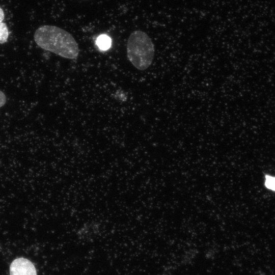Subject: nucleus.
<instances>
[{
  "instance_id": "7",
  "label": "nucleus",
  "mask_w": 275,
  "mask_h": 275,
  "mask_svg": "<svg viewBox=\"0 0 275 275\" xmlns=\"http://www.w3.org/2000/svg\"><path fill=\"white\" fill-rule=\"evenodd\" d=\"M6 100L7 98L5 94L0 90V107L5 104Z\"/></svg>"
},
{
  "instance_id": "8",
  "label": "nucleus",
  "mask_w": 275,
  "mask_h": 275,
  "mask_svg": "<svg viewBox=\"0 0 275 275\" xmlns=\"http://www.w3.org/2000/svg\"><path fill=\"white\" fill-rule=\"evenodd\" d=\"M5 18V14L3 10L0 7V22H2Z\"/></svg>"
},
{
  "instance_id": "4",
  "label": "nucleus",
  "mask_w": 275,
  "mask_h": 275,
  "mask_svg": "<svg viewBox=\"0 0 275 275\" xmlns=\"http://www.w3.org/2000/svg\"><path fill=\"white\" fill-rule=\"evenodd\" d=\"M96 43L100 49L106 50L108 49L111 46L112 40L108 36L105 34H102L100 35L97 38Z\"/></svg>"
},
{
  "instance_id": "2",
  "label": "nucleus",
  "mask_w": 275,
  "mask_h": 275,
  "mask_svg": "<svg viewBox=\"0 0 275 275\" xmlns=\"http://www.w3.org/2000/svg\"><path fill=\"white\" fill-rule=\"evenodd\" d=\"M126 49L128 60L136 69L145 70L152 63L155 47L152 39L145 32H132L128 38Z\"/></svg>"
},
{
  "instance_id": "5",
  "label": "nucleus",
  "mask_w": 275,
  "mask_h": 275,
  "mask_svg": "<svg viewBox=\"0 0 275 275\" xmlns=\"http://www.w3.org/2000/svg\"><path fill=\"white\" fill-rule=\"evenodd\" d=\"M9 37V31L6 24L0 22V44L7 41Z\"/></svg>"
},
{
  "instance_id": "6",
  "label": "nucleus",
  "mask_w": 275,
  "mask_h": 275,
  "mask_svg": "<svg viewBox=\"0 0 275 275\" xmlns=\"http://www.w3.org/2000/svg\"><path fill=\"white\" fill-rule=\"evenodd\" d=\"M265 185L267 188L275 191V177L266 175L265 176Z\"/></svg>"
},
{
  "instance_id": "3",
  "label": "nucleus",
  "mask_w": 275,
  "mask_h": 275,
  "mask_svg": "<svg viewBox=\"0 0 275 275\" xmlns=\"http://www.w3.org/2000/svg\"><path fill=\"white\" fill-rule=\"evenodd\" d=\"M10 275H37L36 268L30 260L24 258L15 259L10 267Z\"/></svg>"
},
{
  "instance_id": "1",
  "label": "nucleus",
  "mask_w": 275,
  "mask_h": 275,
  "mask_svg": "<svg viewBox=\"0 0 275 275\" xmlns=\"http://www.w3.org/2000/svg\"><path fill=\"white\" fill-rule=\"evenodd\" d=\"M36 43L44 50L62 58L75 59L79 54V47L73 36L67 31L54 25H43L35 32Z\"/></svg>"
}]
</instances>
